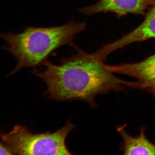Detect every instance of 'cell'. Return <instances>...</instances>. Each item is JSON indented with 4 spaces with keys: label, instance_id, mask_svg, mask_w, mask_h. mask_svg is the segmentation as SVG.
Returning <instances> with one entry per match:
<instances>
[{
    "label": "cell",
    "instance_id": "52a82bcc",
    "mask_svg": "<svg viewBox=\"0 0 155 155\" xmlns=\"http://www.w3.org/2000/svg\"><path fill=\"white\" fill-rule=\"evenodd\" d=\"M140 131L139 135L133 137L127 133L125 125L118 127L122 139L120 149L125 155H155V144L147 138L145 127H140Z\"/></svg>",
    "mask_w": 155,
    "mask_h": 155
},
{
    "label": "cell",
    "instance_id": "ba28073f",
    "mask_svg": "<svg viewBox=\"0 0 155 155\" xmlns=\"http://www.w3.org/2000/svg\"><path fill=\"white\" fill-rule=\"evenodd\" d=\"M10 150L7 147L4 146L0 143V155H13Z\"/></svg>",
    "mask_w": 155,
    "mask_h": 155
},
{
    "label": "cell",
    "instance_id": "6da1fadb",
    "mask_svg": "<svg viewBox=\"0 0 155 155\" xmlns=\"http://www.w3.org/2000/svg\"><path fill=\"white\" fill-rule=\"evenodd\" d=\"M77 54L63 58L59 65L47 61L41 71L32 74L39 78L47 86L45 96L57 101H81L91 107L97 108V95L112 91L125 90L129 81L118 78L104 63L106 57L98 50L87 54L77 46Z\"/></svg>",
    "mask_w": 155,
    "mask_h": 155
},
{
    "label": "cell",
    "instance_id": "7a4b0ae2",
    "mask_svg": "<svg viewBox=\"0 0 155 155\" xmlns=\"http://www.w3.org/2000/svg\"><path fill=\"white\" fill-rule=\"evenodd\" d=\"M85 22L70 21L65 25L51 27H27L19 34H0L8 45L7 48L17 60L13 73L24 67L35 68L48 61L59 48L68 45L75 48L74 40L85 30Z\"/></svg>",
    "mask_w": 155,
    "mask_h": 155
},
{
    "label": "cell",
    "instance_id": "8992f818",
    "mask_svg": "<svg viewBox=\"0 0 155 155\" xmlns=\"http://www.w3.org/2000/svg\"><path fill=\"white\" fill-rule=\"evenodd\" d=\"M143 22L138 27L121 38L101 48L107 55L127 45L145 41L150 39H155V4L147 11Z\"/></svg>",
    "mask_w": 155,
    "mask_h": 155
},
{
    "label": "cell",
    "instance_id": "5b68a950",
    "mask_svg": "<svg viewBox=\"0 0 155 155\" xmlns=\"http://www.w3.org/2000/svg\"><path fill=\"white\" fill-rule=\"evenodd\" d=\"M155 0H99L96 4L78 10L85 16L111 12L120 18L128 14L145 15Z\"/></svg>",
    "mask_w": 155,
    "mask_h": 155
},
{
    "label": "cell",
    "instance_id": "277c9868",
    "mask_svg": "<svg viewBox=\"0 0 155 155\" xmlns=\"http://www.w3.org/2000/svg\"><path fill=\"white\" fill-rule=\"evenodd\" d=\"M109 67L114 73L136 79L131 81L130 88L146 91L155 97V54L138 63H124Z\"/></svg>",
    "mask_w": 155,
    "mask_h": 155
},
{
    "label": "cell",
    "instance_id": "3957f363",
    "mask_svg": "<svg viewBox=\"0 0 155 155\" xmlns=\"http://www.w3.org/2000/svg\"><path fill=\"white\" fill-rule=\"evenodd\" d=\"M75 125L68 121L54 132L33 134L28 128L16 125L2 138L12 153L19 155H71L66 144L68 134Z\"/></svg>",
    "mask_w": 155,
    "mask_h": 155
}]
</instances>
